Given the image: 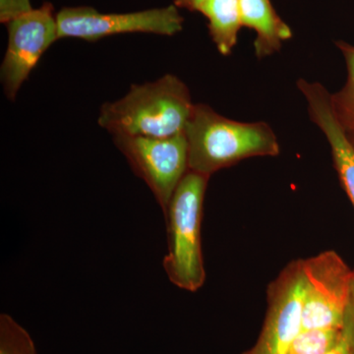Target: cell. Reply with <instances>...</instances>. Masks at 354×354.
I'll return each mask as SVG.
<instances>
[{
    "mask_svg": "<svg viewBox=\"0 0 354 354\" xmlns=\"http://www.w3.org/2000/svg\"><path fill=\"white\" fill-rule=\"evenodd\" d=\"M194 106L187 85L165 74L153 82L133 84L121 99L104 102L97 123L113 136L167 138L185 131Z\"/></svg>",
    "mask_w": 354,
    "mask_h": 354,
    "instance_id": "1",
    "label": "cell"
},
{
    "mask_svg": "<svg viewBox=\"0 0 354 354\" xmlns=\"http://www.w3.org/2000/svg\"><path fill=\"white\" fill-rule=\"evenodd\" d=\"M184 134L189 171L209 177L246 158L276 157L281 152L268 123L230 120L205 104H195Z\"/></svg>",
    "mask_w": 354,
    "mask_h": 354,
    "instance_id": "2",
    "label": "cell"
},
{
    "mask_svg": "<svg viewBox=\"0 0 354 354\" xmlns=\"http://www.w3.org/2000/svg\"><path fill=\"white\" fill-rule=\"evenodd\" d=\"M209 176L188 171L172 195L165 216L169 248L162 266L180 290L195 292L206 279L202 250V218Z\"/></svg>",
    "mask_w": 354,
    "mask_h": 354,
    "instance_id": "3",
    "label": "cell"
},
{
    "mask_svg": "<svg viewBox=\"0 0 354 354\" xmlns=\"http://www.w3.org/2000/svg\"><path fill=\"white\" fill-rule=\"evenodd\" d=\"M58 38L97 41L123 34L172 37L183 30L174 4L127 13H104L91 6L64 7L57 13Z\"/></svg>",
    "mask_w": 354,
    "mask_h": 354,
    "instance_id": "4",
    "label": "cell"
},
{
    "mask_svg": "<svg viewBox=\"0 0 354 354\" xmlns=\"http://www.w3.org/2000/svg\"><path fill=\"white\" fill-rule=\"evenodd\" d=\"M113 143L133 172L152 191L165 215L177 186L189 171L185 134L167 138L116 135Z\"/></svg>",
    "mask_w": 354,
    "mask_h": 354,
    "instance_id": "5",
    "label": "cell"
},
{
    "mask_svg": "<svg viewBox=\"0 0 354 354\" xmlns=\"http://www.w3.org/2000/svg\"><path fill=\"white\" fill-rule=\"evenodd\" d=\"M302 330L341 329L351 302L353 271L335 251L302 260Z\"/></svg>",
    "mask_w": 354,
    "mask_h": 354,
    "instance_id": "6",
    "label": "cell"
},
{
    "mask_svg": "<svg viewBox=\"0 0 354 354\" xmlns=\"http://www.w3.org/2000/svg\"><path fill=\"white\" fill-rule=\"evenodd\" d=\"M6 27L8 44L0 67V80L4 95L13 102L44 53L59 39L55 7L46 2L10 21Z\"/></svg>",
    "mask_w": 354,
    "mask_h": 354,
    "instance_id": "7",
    "label": "cell"
},
{
    "mask_svg": "<svg viewBox=\"0 0 354 354\" xmlns=\"http://www.w3.org/2000/svg\"><path fill=\"white\" fill-rule=\"evenodd\" d=\"M304 295L302 260H295L270 283L262 330L252 348L242 354H288L302 330Z\"/></svg>",
    "mask_w": 354,
    "mask_h": 354,
    "instance_id": "8",
    "label": "cell"
},
{
    "mask_svg": "<svg viewBox=\"0 0 354 354\" xmlns=\"http://www.w3.org/2000/svg\"><path fill=\"white\" fill-rule=\"evenodd\" d=\"M297 88L306 100L310 118L330 144L335 169L354 207V144L335 116L332 94L322 84L304 79L297 81Z\"/></svg>",
    "mask_w": 354,
    "mask_h": 354,
    "instance_id": "9",
    "label": "cell"
},
{
    "mask_svg": "<svg viewBox=\"0 0 354 354\" xmlns=\"http://www.w3.org/2000/svg\"><path fill=\"white\" fill-rule=\"evenodd\" d=\"M242 27L256 32L254 50L256 57H271L292 38L290 26L279 17L271 0H239Z\"/></svg>",
    "mask_w": 354,
    "mask_h": 354,
    "instance_id": "10",
    "label": "cell"
},
{
    "mask_svg": "<svg viewBox=\"0 0 354 354\" xmlns=\"http://www.w3.org/2000/svg\"><path fill=\"white\" fill-rule=\"evenodd\" d=\"M198 12L208 20L209 37L216 50L221 55H230L242 28L239 0H208Z\"/></svg>",
    "mask_w": 354,
    "mask_h": 354,
    "instance_id": "11",
    "label": "cell"
},
{
    "mask_svg": "<svg viewBox=\"0 0 354 354\" xmlns=\"http://www.w3.org/2000/svg\"><path fill=\"white\" fill-rule=\"evenodd\" d=\"M346 60L348 79L344 87L332 95L335 116L349 137H354V46L339 41L335 43Z\"/></svg>",
    "mask_w": 354,
    "mask_h": 354,
    "instance_id": "12",
    "label": "cell"
},
{
    "mask_svg": "<svg viewBox=\"0 0 354 354\" xmlns=\"http://www.w3.org/2000/svg\"><path fill=\"white\" fill-rule=\"evenodd\" d=\"M0 354H38L31 335L8 314L0 315Z\"/></svg>",
    "mask_w": 354,
    "mask_h": 354,
    "instance_id": "13",
    "label": "cell"
},
{
    "mask_svg": "<svg viewBox=\"0 0 354 354\" xmlns=\"http://www.w3.org/2000/svg\"><path fill=\"white\" fill-rule=\"evenodd\" d=\"M341 329L304 330L291 344L288 354H327Z\"/></svg>",
    "mask_w": 354,
    "mask_h": 354,
    "instance_id": "14",
    "label": "cell"
},
{
    "mask_svg": "<svg viewBox=\"0 0 354 354\" xmlns=\"http://www.w3.org/2000/svg\"><path fill=\"white\" fill-rule=\"evenodd\" d=\"M327 354H354V304L351 301L337 342Z\"/></svg>",
    "mask_w": 354,
    "mask_h": 354,
    "instance_id": "15",
    "label": "cell"
},
{
    "mask_svg": "<svg viewBox=\"0 0 354 354\" xmlns=\"http://www.w3.org/2000/svg\"><path fill=\"white\" fill-rule=\"evenodd\" d=\"M32 9L31 0H0V23L8 24Z\"/></svg>",
    "mask_w": 354,
    "mask_h": 354,
    "instance_id": "16",
    "label": "cell"
},
{
    "mask_svg": "<svg viewBox=\"0 0 354 354\" xmlns=\"http://www.w3.org/2000/svg\"><path fill=\"white\" fill-rule=\"evenodd\" d=\"M208 0H174V4L177 8L187 9L191 12H198L203 4Z\"/></svg>",
    "mask_w": 354,
    "mask_h": 354,
    "instance_id": "17",
    "label": "cell"
},
{
    "mask_svg": "<svg viewBox=\"0 0 354 354\" xmlns=\"http://www.w3.org/2000/svg\"><path fill=\"white\" fill-rule=\"evenodd\" d=\"M351 301L354 304V271H353V279H351Z\"/></svg>",
    "mask_w": 354,
    "mask_h": 354,
    "instance_id": "18",
    "label": "cell"
},
{
    "mask_svg": "<svg viewBox=\"0 0 354 354\" xmlns=\"http://www.w3.org/2000/svg\"><path fill=\"white\" fill-rule=\"evenodd\" d=\"M349 138H351V142H353V143L354 144V137H349Z\"/></svg>",
    "mask_w": 354,
    "mask_h": 354,
    "instance_id": "19",
    "label": "cell"
}]
</instances>
